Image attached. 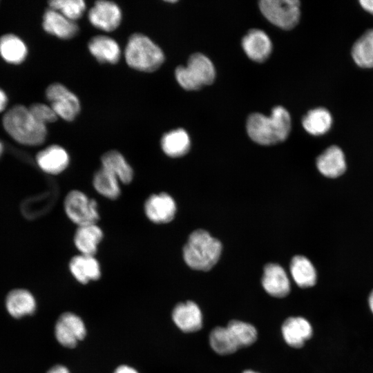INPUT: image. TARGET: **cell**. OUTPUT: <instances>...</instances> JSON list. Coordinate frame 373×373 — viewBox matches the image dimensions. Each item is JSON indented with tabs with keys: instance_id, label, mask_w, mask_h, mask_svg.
<instances>
[{
	"instance_id": "1",
	"label": "cell",
	"mask_w": 373,
	"mask_h": 373,
	"mask_svg": "<svg viewBox=\"0 0 373 373\" xmlns=\"http://www.w3.org/2000/svg\"><path fill=\"white\" fill-rule=\"evenodd\" d=\"M291 130V117L282 106L273 108L269 117L260 113L250 115L247 131L250 138L262 145H272L286 140Z\"/></svg>"
},
{
	"instance_id": "2",
	"label": "cell",
	"mask_w": 373,
	"mask_h": 373,
	"mask_svg": "<svg viewBox=\"0 0 373 373\" xmlns=\"http://www.w3.org/2000/svg\"><path fill=\"white\" fill-rule=\"evenodd\" d=\"M3 125L15 141L24 145H40L47 135L46 126L37 121L28 108L22 105H16L5 113Z\"/></svg>"
},
{
	"instance_id": "3",
	"label": "cell",
	"mask_w": 373,
	"mask_h": 373,
	"mask_svg": "<svg viewBox=\"0 0 373 373\" xmlns=\"http://www.w3.org/2000/svg\"><path fill=\"white\" fill-rule=\"evenodd\" d=\"M222 251L220 242L202 229L194 231L183 248L186 265L195 270L209 271L218 261Z\"/></svg>"
},
{
	"instance_id": "4",
	"label": "cell",
	"mask_w": 373,
	"mask_h": 373,
	"mask_svg": "<svg viewBox=\"0 0 373 373\" xmlns=\"http://www.w3.org/2000/svg\"><path fill=\"white\" fill-rule=\"evenodd\" d=\"M124 55L129 67L146 73L156 70L164 61L162 49L141 33H134L129 37Z\"/></svg>"
},
{
	"instance_id": "5",
	"label": "cell",
	"mask_w": 373,
	"mask_h": 373,
	"mask_svg": "<svg viewBox=\"0 0 373 373\" xmlns=\"http://www.w3.org/2000/svg\"><path fill=\"white\" fill-rule=\"evenodd\" d=\"M175 75L184 89L195 90L212 84L216 70L207 57L202 53H195L190 56L186 66H180L175 69Z\"/></svg>"
},
{
	"instance_id": "6",
	"label": "cell",
	"mask_w": 373,
	"mask_h": 373,
	"mask_svg": "<svg viewBox=\"0 0 373 373\" xmlns=\"http://www.w3.org/2000/svg\"><path fill=\"white\" fill-rule=\"evenodd\" d=\"M67 218L77 227L97 224L99 219L97 202L80 190L70 191L64 200Z\"/></svg>"
},
{
	"instance_id": "7",
	"label": "cell",
	"mask_w": 373,
	"mask_h": 373,
	"mask_svg": "<svg viewBox=\"0 0 373 373\" xmlns=\"http://www.w3.org/2000/svg\"><path fill=\"white\" fill-rule=\"evenodd\" d=\"M259 8L271 23L285 30L294 28L300 19L298 0H262L259 2Z\"/></svg>"
},
{
	"instance_id": "8",
	"label": "cell",
	"mask_w": 373,
	"mask_h": 373,
	"mask_svg": "<svg viewBox=\"0 0 373 373\" xmlns=\"http://www.w3.org/2000/svg\"><path fill=\"white\" fill-rule=\"evenodd\" d=\"M46 96L57 115L70 122L75 119L80 111V102L77 97L65 86L59 83L50 85Z\"/></svg>"
},
{
	"instance_id": "9",
	"label": "cell",
	"mask_w": 373,
	"mask_h": 373,
	"mask_svg": "<svg viewBox=\"0 0 373 373\" xmlns=\"http://www.w3.org/2000/svg\"><path fill=\"white\" fill-rule=\"evenodd\" d=\"M86 335V325L80 316L70 312L59 316L55 325V336L63 347L74 348Z\"/></svg>"
},
{
	"instance_id": "10",
	"label": "cell",
	"mask_w": 373,
	"mask_h": 373,
	"mask_svg": "<svg viewBox=\"0 0 373 373\" xmlns=\"http://www.w3.org/2000/svg\"><path fill=\"white\" fill-rule=\"evenodd\" d=\"M144 212L151 222L165 224L174 218L176 204L173 198L166 193H153L146 199Z\"/></svg>"
},
{
	"instance_id": "11",
	"label": "cell",
	"mask_w": 373,
	"mask_h": 373,
	"mask_svg": "<svg viewBox=\"0 0 373 373\" xmlns=\"http://www.w3.org/2000/svg\"><path fill=\"white\" fill-rule=\"evenodd\" d=\"M90 23L96 28L111 32L120 24L122 12L119 7L110 1H97L88 14Z\"/></svg>"
},
{
	"instance_id": "12",
	"label": "cell",
	"mask_w": 373,
	"mask_h": 373,
	"mask_svg": "<svg viewBox=\"0 0 373 373\" xmlns=\"http://www.w3.org/2000/svg\"><path fill=\"white\" fill-rule=\"evenodd\" d=\"M36 161L44 172L58 175L68 168L70 156L64 148L55 144L39 151L36 156Z\"/></svg>"
},
{
	"instance_id": "13",
	"label": "cell",
	"mask_w": 373,
	"mask_h": 373,
	"mask_svg": "<svg viewBox=\"0 0 373 373\" xmlns=\"http://www.w3.org/2000/svg\"><path fill=\"white\" fill-rule=\"evenodd\" d=\"M172 319L184 332H195L202 327L201 310L196 303L191 300L176 305L172 312Z\"/></svg>"
},
{
	"instance_id": "14",
	"label": "cell",
	"mask_w": 373,
	"mask_h": 373,
	"mask_svg": "<svg viewBox=\"0 0 373 373\" xmlns=\"http://www.w3.org/2000/svg\"><path fill=\"white\" fill-rule=\"evenodd\" d=\"M68 268L74 278L81 284L97 280L102 275L101 267L95 256L78 254L69 261Z\"/></svg>"
},
{
	"instance_id": "15",
	"label": "cell",
	"mask_w": 373,
	"mask_h": 373,
	"mask_svg": "<svg viewBox=\"0 0 373 373\" xmlns=\"http://www.w3.org/2000/svg\"><path fill=\"white\" fill-rule=\"evenodd\" d=\"M246 55L253 61H265L269 56L272 44L268 35L258 29L251 30L242 40Z\"/></svg>"
},
{
	"instance_id": "16",
	"label": "cell",
	"mask_w": 373,
	"mask_h": 373,
	"mask_svg": "<svg viewBox=\"0 0 373 373\" xmlns=\"http://www.w3.org/2000/svg\"><path fill=\"white\" fill-rule=\"evenodd\" d=\"M262 285L269 295L276 298H283L290 291V283L283 268L270 263L264 268Z\"/></svg>"
},
{
	"instance_id": "17",
	"label": "cell",
	"mask_w": 373,
	"mask_h": 373,
	"mask_svg": "<svg viewBox=\"0 0 373 373\" xmlns=\"http://www.w3.org/2000/svg\"><path fill=\"white\" fill-rule=\"evenodd\" d=\"M104 238V232L97 224L79 226L75 230L73 242L79 254L95 256Z\"/></svg>"
},
{
	"instance_id": "18",
	"label": "cell",
	"mask_w": 373,
	"mask_h": 373,
	"mask_svg": "<svg viewBox=\"0 0 373 373\" xmlns=\"http://www.w3.org/2000/svg\"><path fill=\"white\" fill-rule=\"evenodd\" d=\"M42 26L46 32L61 39H72L79 32V26L75 21L51 8L45 12Z\"/></svg>"
},
{
	"instance_id": "19",
	"label": "cell",
	"mask_w": 373,
	"mask_h": 373,
	"mask_svg": "<svg viewBox=\"0 0 373 373\" xmlns=\"http://www.w3.org/2000/svg\"><path fill=\"white\" fill-rule=\"evenodd\" d=\"M281 330L285 342L295 348L301 347L312 335L310 323L302 317L287 318L282 325Z\"/></svg>"
},
{
	"instance_id": "20",
	"label": "cell",
	"mask_w": 373,
	"mask_h": 373,
	"mask_svg": "<svg viewBox=\"0 0 373 373\" xmlns=\"http://www.w3.org/2000/svg\"><path fill=\"white\" fill-rule=\"evenodd\" d=\"M318 171L327 178H337L346 170V162L343 152L337 146L326 149L317 158Z\"/></svg>"
},
{
	"instance_id": "21",
	"label": "cell",
	"mask_w": 373,
	"mask_h": 373,
	"mask_svg": "<svg viewBox=\"0 0 373 373\" xmlns=\"http://www.w3.org/2000/svg\"><path fill=\"white\" fill-rule=\"evenodd\" d=\"M88 48L90 54L100 63L116 64L120 59L121 50L117 41L108 36L92 37Z\"/></svg>"
},
{
	"instance_id": "22",
	"label": "cell",
	"mask_w": 373,
	"mask_h": 373,
	"mask_svg": "<svg viewBox=\"0 0 373 373\" xmlns=\"http://www.w3.org/2000/svg\"><path fill=\"white\" fill-rule=\"evenodd\" d=\"M101 167L116 176L121 184H130L134 178V171L124 155L116 150L104 153L101 157Z\"/></svg>"
},
{
	"instance_id": "23",
	"label": "cell",
	"mask_w": 373,
	"mask_h": 373,
	"mask_svg": "<svg viewBox=\"0 0 373 373\" xmlns=\"http://www.w3.org/2000/svg\"><path fill=\"white\" fill-rule=\"evenodd\" d=\"M36 305L33 295L23 289L11 291L6 299V307L8 313L16 318L32 314L36 309Z\"/></svg>"
},
{
	"instance_id": "24",
	"label": "cell",
	"mask_w": 373,
	"mask_h": 373,
	"mask_svg": "<svg viewBox=\"0 0 373 373\" xmlns=\"http://www.w3.org/2000/svg\"><path fill=\"white\" fill-rule=\"evenodd\" d=\"M163 152L171 157L184 155L190 149L191 142L186 131L182 128L172 130L165 133L161 139Z\"/></svg>"
},
{
	"instance_id": "25",
	"label": "cell",
	"mask_w": 373,
	"mask_h": 373,
	"mask_svg": "<svg viewBox=\"0 0 373 373\" xmlns=\"http://www.w3.org/2000/svg\"><path fill=\"white\" fill-rule=\"evenodd\" d=\"M92 184L94 189L106 199L116 200L121 194V182L118 178L102 167L94 173Z\"/></svg>"
},
{
	"instance_id": "26",
	"label": "cell",
	"mask_w": 373,
	"mask_h": 373,
	"mask_svg": "<svg viewBox=\"0 0 373 373\" xmlns=\"http://www.w3.org/2000/svg\"><path fill=\"white\" fill-rule=\"evenodd\" d=\"M290 270L293 279L300 287H312L316 283V269L310 260L305 256H294L291 261Z\"/></svg>"
},
{
	"instance_id": "27",
	"label": "cell",
	"mask_w": 373,
	"mask_h": 373,
	"mask_svg": "<svg viewBox=\"0 0 373 373\" xmlns=\"http://www.w3.org/2000/svg\"><path fill=\"white\" fill-rule=\"evenodd\" d=\"M0 55L8 63H21L27 55V47L16 35L8 34L0 38Z\"/></svg>"
},
{
	"instance_id": "28",
	"label": "cell",
	"mask_w": 373,
	"mask_h": 373,
	"mask_svg": "<svg viewBox=\"0 0 373 373\" xmlns=\"http://www.w3.org/2000/svg\"><path fill=\"white\" fill-rule=\"evenodd\" d=\"M303 126L306 131L313 135H321L327 133L332 123L330 113L324 108L309 111L303 118Z\"/></svg>"
},
{
	"instance_id": "29",
	"label": "cell",
	"mask_w": 373,
	"mask_h": 373,
	"mask_svg": "<svg viewBox=\"0 0 373 373\" xmlns=\"http://www.w3.org/2000/svg\"><path fill=\"white\" fill-rule=\"evenodd\" d=\"M352 55L358 66L365 68L373 67V29L367 30L355 41Z\"/></svg>"
},
{
	"instance_id": "30",
	"label": "cell",
	"mask_w": 373,
	"mask_h": 373,
	"mask_svg": "<svg viewBox=\"0 0 373 373\" xmlns=\"http://www.w3.org/2000/svg\"><path fill=\"white\" fill-rule=\"evenodd\" d=\"M209 343L218 354L227 355L235 352L239 347L227 327H216L210 333Z\"/></svg>"
},
{
	"instance_id": "31",
	"label": "cell",
	"mask_w": 373,
	"mask_h": 373,
	"mask_svg": "<svg viewBox=\"0 0 373 373\" xmlns=\"http://www.w3.org/2000/svg\"><path fill=\"white\" fill-rule=\"evenodd\" d=\"M227 327L239 347L249 346L257 339L256 329L248 323L232 320L229 322Z\"/></svg>"
},
{
	"instance_id": "32",
	"label": "cell",
	"mask_w": 373,
	"mask_h": 373,
	"mask_svg": "<svg viewBox=\"0 0 373 373\" xmlns=\"http://www.w3.org/2000/svg\"><path fill=\"white\" fill-rule=\"evenodd\" d=\"M49 6L73 21L81 18L86 10V3L82 0H52L49 1Z\"/></svg>"
},
{
	"instance_id": "33",
	"label": "cell",
	"mask_w": 373,
	"mask_h": 373,
	"mask_svg": "<svg viewBox=\"0 0 373 373\" xmlns=\"http://www.w3.org/2000/svg\"><path fill=\"white\" fill-rule=\"evenodd\" d=\"M28 109L37 121L46 126V124L55 122L58 118L50 105L35 103L30 106Z\"/></svg>"
},
{
	"instance_id": "34",
	"label": "cell",
	"mask_w": 373,
	"mask_h": 373,
	"mask_svg": "<svg viewBox=\"0 0 373 373\" xmlns=\"http://www.w3.org/2000/svg\"><path fill=\"white\" fill-rule=\"evenodd\" d=\"M113 373H139L135 368L127 365L118 366Z\"/></svg>"
},
{
	"instance_id": "35",
	"label": "cell",
	"mask_w": 373,
	"mask_h": 373,
	"mask_svg": "<svg viewBox=\"0 0 373 373\" xmlns=\"http://www.w3.org/2000/svg\"><path fill=\"white\" fill-rule=\"evenodd\" d=\"M47 373H70V371L64 365H56L50 368Z\"/></svg>"
},
{
	"instance_id": "36",
	"label": "cell",
	"mask_w": 373,
	"mask_h": 373,
	"mask_svg": "<svg viewBox=\"0 0 373 373\" xmlns=\"http://www.w3.org/2000/svg\"><path fill=\"white\" fill-rule=\"evenodd\" d=\"M359 2L364 10L373 15V0H361Z\"/></svg>"
},
{
	"instance_id": "37",
	"label": "cell",
	"mask_w": 373,
	"mask_h": 373,
	"mask_svg": "<svg viewBox=\"0 0 373 373\" xmlns=\"http://www.w3.org/2000/svg\"><path fill=\"white\" fill-rule=\"evenodd\" d=\"M8 102V97L6 93L0 89V112L3 111Z\"/></svg>"
},
{
	"instance_id": "38",
	"label": "cell",
	"mask_w": 373,
	"mask_h": 373,
	"mask_svg": "<svg viewBox=\"0 0 373 373\" xmlns=\"http://www.w3.org/2000/svg\"><path fill=\"white\" fill-rule=\"evenodd\" d=\"M369 305L372 312H373V290L372 291L369 296Z\"/></svg>"
},
{
	"instance_id": "39",
	"label": "cell",
	"mask_w": 373,
	"mask_h": 373,
	"mask_svg": "<svg viewBox=\"0 0 373 373\" xmlns=\"http://www.w3.org/2000/svg\"><path fill=\"white\" fill-rule=\"evenodd\" d=\"M3 149V144H2V143L0 142V156H1V153H2Z\"/></svg>"
},
{
	"instance_id": "40",
	"label": "cell",
	"mask_w": 373,
	"mask_h": 373,
	"mask_svg": "<svg viewBox=\"0 0 373 373\" xmlns=\"http://www.w3.org/2000/svg\"><path fill=\"white\" fill-rule=\"evenodd\" d=\"M243 373H258V372H256L253 370H246Z\"/></svg>"
}]
</instances>
